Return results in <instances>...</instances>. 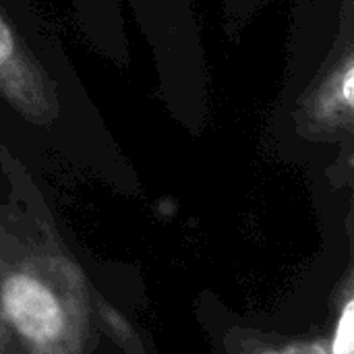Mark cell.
<instances>
[{"label":"cell","instance_id":"obj_3","mask_svg":"<svg viewBox=\"0 0 354 354\" xmlns=\"http://www.w3.org/2000/svg\"><path fill=\"white\" fill-rule=\"evenodd\" d=\"M4 305L17 330L33 342H52L60 336L64 317L54 295L29 276H15L4 286Z\"/></svg>","mask_w":354,"mask_h":354},{"label":"cell","instance_id":"obj_4","mask_svg":"<svg viewBox=\"0 0 354 354\" xmlns=\"http://www.w3.org/2000/svg\"><path fill=\"white\" fill-rule=\"evenodd\" d=\"M354 348V303L348 301L336 330L334 338V354H353Z\"/></svg>","mask_w":354,"mask_h":354},{"label":"cell","instance_id":"obj_1","mask_svg":"<svg viewBox=\"0 0 354 354\" xmlns=\"http://www.w3.org/2000/svg\"><path fill=\"white\" fill-rule=\"evenodd\" d=\"M0 97L25 120L48 124L60 112L58 89L27 35L0 2Z\"/></svg>","mask_w":354,"mask_h":354},{"label":"cell","instance_id":"obj_2","mask_svg":"<svg viewBox=\"0 0 354 354\" xmlns=\"http://www.w3.org/2000/svg\"><path fill=\"white\" fill-rule=\"evenodd\" d=\"M344 33L338 52L326 62L319 77L299 102V127L315 139L348 137L354 124V48L351 33V0L344 2Z\"/></svg>","mask_w":354,"mask_h":354}]
</instances>
